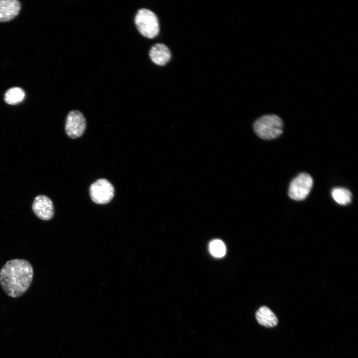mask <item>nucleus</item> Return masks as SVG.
I'll return each instance as SVG.
<instances>
[{
    "instance_id": "13",
    "label": "nucleus",
    "mask_w": 358,
    "mask_h": 358,
    "mask_svg": "<svg viewBox=\"0 0 358 358\" xmlns=\"http://www.w3.org/2000/svg\"><path fill=\"white\" fill-rule=\"evenodd\" d=\"M209 249L211 255L216 258L222 257L226 253L225 246L220 240H214L211 242Z\"/></svg>"
},
{
    "instance_id": "9",
    "label": "nucleus",
    "mask_w": 358,
    "mask_h": 358,
    "mask_svg": "<svg viewBox=\"0 0 358 358\" xmlns=\"http://www.w3.org/2000/svg\"><path fill=\"white\" fill-rule=\"evenodd\" d=\"M149 56L155 64L163 66L166 64L171 58L169 49L164 44L157 43L149 51Z\"/></svg>"
},
{
    "instance_id": "3",
    "label": "nucleus",
    "mask_w": 358,
    "mask_h": 358,
    "mask_svg": "<svg viewBox=\"0 0 358 358\" xmlns=\"http://www.w3.org/2000/svg\"><path fill=\"white\" fill-rule=\"evenodd\" d=\"M135 23L139 32L148 38H155L159 32V22L156 14L150 9H139L135 17Z\"/></svg>"
},
{
    "instance_id": "10",
    "label": "nucleus",
    "mask_w": 358,
    "mask_h": 358,
    "mask_svg": "<svg viewBox=\"0 0 358 358\" xmlns=\"http://www.w3.org/2000/svg\"><path fill=\"white\" fill-rule=\"evenodd\" d=\"M255 316L258 322L265 327H273L277 324L276 316L267 306L261 307L256 312Z\"/></svg>"
},
{
    "instance_id": "1",
    "label": "nucleus",
    "mask_w": 358,
    "mask_h": 358,
    "mask_svg": "<svg viewBox=\"0 0 358 358\" xmlns=\"http://www.w3.org/2000/svg\"><path fill=\"white\" fill-rule=\"evenodd\" d=\"M34 271L27 261L15 259L7 261L0 270V284L9 296L17 298L29 288Z\"/></svg>"
},
{
    "instance_id": "4",
    "label": "nucleus",
    "mask_w": 358,
    "mask_h": 358,
    "mask_svg": "<svg viewBox=\"0 0 358 358\" xmlns=\"http://www.w3.org/2000/svg\"><path fill=\"white\" fill-rule=\"evenodd\" d=\"M313 179L307 173H302L293 179L288 188V195L292 199L300 201L309 194L313 185Z\"/></svg>"
},
{
    "instance_id": "7",
    "label": "nucleus",
    "mask_w": 358,
    "mask_h": 358,
    "mask_svg": "<svg viewBox=\"0 0 358 358\" xmlns=\"http://www.w3.org/2000/svg\"><path fill=\"white\" fill-rule=\"evenodd\" d=\"M32 209L35 215L43 220L51 219L54 214V207L52 201L44 194L36 196L32 204Z\"/></svg>"
},
{
    "instance_id": "6",
    "label": "nucleus",
    "mask_w": 358,
    "mask_h": 358,
    "mask_svg": "<svg viewBox=\"0 0 358 358\" xmlns=\"http://www.w3.org/2000/svg\"><path fill=\"white\" fill-rule=\"evenodd\" d=\"M86 120L82 112L73 110L68 114L65 123V131L69 137L77 138L81 137L85 132Z\"/></svg>"
},
{
    "instance_id": "12",
    "label": "nucleus",
    "mask_w": 358,
    "mask_h": 358,
    "mask_svg": "<svg viewBox=\"0 0 358 358\" xmlns=\"http://www.w3.org/2000/svg\"><path fill=\"white\" fill-rule=\"evenodd\" d=\"M331 194L334 200L339 204L347 205L351 202L352 193L347 188H334L332 190Z\"/></svg>"
},
{
    "instance_id": "11",
    "label": "nucleus",
    "mask_w": 358,
    "mask_h": 358,
    "mask_svg": "<svg viewBox=\"0 0 358 358\" xmlns=\"http://www.w3.org/2000/svg\"><path fill=\"white\" fill-rule=\"evenodd\" d=\"M24 91L19 87L8 89L4 94L5 102L9 104L15 105L22 102L25 97Z\"/></svg>"
},
{
    "instance_id": "2",
    "label": "nucleus",
    "mask_w": 358,
    "mask_h": 358,
    "mask_svg": "<svg viewBox=\"0 0 358 358\" xmlns=\"http://www.w3.org/2000/svg\"><path fill=\"white\" fill-rule=\"evenodd\" d=\"M253 128L255 133L260 138L272 140L277 138L282 134L283 122L277 115H265L255 121Z\"/></svg>"
},
{
    "instance_id": "5",
    "label": "nucleus",
    "mask_w": 358,
    "mask_h": 358,
    "mask_svg": "<svg viewBox=\"0 0 358 358\" xmlns=\"http://www.w3.org/2000/svg\"><path fill=\"white\" fill-rule=\"evenodd\" d=\"M92 200L99 204L110 202L114 196V188L110 182L105 179H98L91 184L89 189Z\"/></svg>"
},
{
    "instance_id": "8",
    "label": "nucleus",
    "mask_w": 358,
    "mask_h": 358,
    "mask_svg": "<svg viewBox=\"0 0 358 358\" xmlns=\"http://www.w3.org/2000/svg\"><path fill=\"white\" fill-rule=\"evenodd\" d=\"M20 3L16 0H0V22L11 20L19 13Z\"/></svg>"
}]
</instances>
